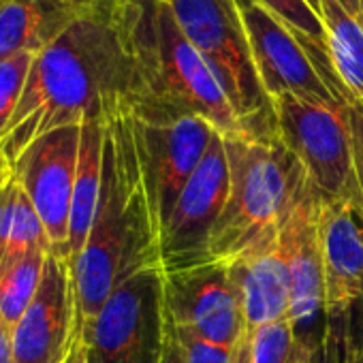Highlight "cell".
I'll return each instance as SVG.
<instances>
[{"label": "cell", "mask_w": 363, "mask_h": 363, "mask_svg": "<svg viewBox=\"0 0 363 363\" xmlns=\"http://www.w3.org/2000/svg\"><path fill=\"white\" fill-rule=\"evenodd\" d=\"M94 0H5L0 7V58L52 45Z\"/></svg>", "instance_id": "17"}, {"label": "cell", "mask_w": 363, "mask_h": 363, "mask_svg": "<svg viewBox=\"0 0 363 363\" xmlns=\"http://www.w3.org/2000/svg\"><path fill=\"white\" fill-rule=\"evenodd\" d=\"M167 325L233 348L246 331L240 291L229 263L208 261L162 274Z\"/></svg>", "instance_id": "11"}, {"label": "cell", "mask_w": 363, "mask_h": 363, "mask_svg": "<svg viewBox=\"0 0 363 363\" xmlns=\"http://www.w3.org/2000/svg\"><path fill=\"white\" fill-rule=\"evenodd\" d=\"M223 141L229 158V195L210 238V261L233 263L278 240L312 184L278 137L238 135Z\"/></svg>", "instance_id": "4"}, {"label": "cell", "mask_w": 363, "mask_h": 363, "mask_svg": "<svg viewBox=\"0 0 363 363\" xmlns=\"http://www.w3.org/2000/svg\"><path fill=\"white\" fill-rule=\"evenodd\" d=\"M65 363H86L84 361V348H82V340L79 337H77V342H75V346H73V350H71V354L67 357Z\"/></svg>", "instance_id": "32"}, {"label": "cell", "mask_w": 363, "mask_h": 363, "mask_svg": "<svg viewBox=\"0 0 363 363\" xmlns=\"http://www.w3.org/2000/svg\"><path fill=\"white\" fill-rule=\"evenodd\" d=\"M235 3L244 20L257 75L269 101L280 94H295L308 101L340 105L314 69L297 35L284 22L269 13L259 0Z\"/></svg>", "instance_id": "14"}, {"label": "cell", "mask_w": 363, "mask_h": 363, "mask_svg": "<svg viewBox=\"0 0 363 363\" xmlns=\"http://www.w3.org/2000/svg\"><path fill=\"white\" fill-rule=\"evenodd\" d=\"M229 195V158L223 135H216L182 189L167 223L158 231L162 274L210 261V238Z\"/></svg>", "instance_id": "10"}, {"label": "cell", "mask_w": 363, "mask_h": 363, "mask_svg": "<svg viewBox=\"0 0 363 363\" xmlns=\"http://www.w3.org/2000/svg\"><path fill=\"white\" fill-rule=\"evenodd\" d=\"M323 344L333 363H363V206L320 201Z\"/></svg>", "instance_id": "6"}, {"label": "cell", "mask_w": 363, "mask_h": 363, "mask_svg": "<svg viewBox=\"0 0 363 363\" xmlns=\"http://www.w3.org/2000/svg\"><path fill=\"white\" fill-rule=\"evenodd\" d=\"M272 103L276 135L301 162L316 195L323 201L363 206L344 105L308 101L295 94H280Z\"/></svg>", "instance_id": "7"}, {"label": "cell", "mask_w": 363, "mask_h": 363, "mask_svg": "<svg viewBox=\"0 0 363 363\" xmlns=\"http://www.w3.org/2000/svg\"><path fill=\"white\" fill-rule=\"evenodd\" d=\"M137 86L133 0H94L37 54L20 105L0 135V167L11 173L22 152L50 130L126 109Z\"/></svg>", "instance_id": "1"}, {"label": "cell", "mask_w": 363, "mask_h": 363, "mask_svg": "<svg viewBox=\"0 0 363 363\" xmlns=\"http://www.w3.org/2000/svg\"><path fill=\"white\" fill-rule=\"evenodd\" d=\"M35 58L37 54H30V52L0 58V135L5 133L7 124L11 122L20 105L26 77L30 73Z\"/></svg>", "instance_id": "24"}, {"label": "cell", "mask_w": 363, "mask_h": 363, "mask_svg": "<svg viewBox=\"0 0 363 363\" xmlns=\"http://www.w3.org/2000/svg\"><path fill=\"white\" fill-rule=\"evenodd\" d=\"M39 250L52 252V244H50V238H48V231H45V225H43L41 216L37 214L30 199L20 189L11 242H9V250H7V257H5L3 265L9 263V261H16L20 257H26L30 252H39Z\"/></svg>", "instance_id": "21"}, {"label": "cell", "mask_w": 363, "mask_h": 363, "mask_svg": "<svg viewBox=\"0 0 363 363\" xmlns=\"http://www.w3.org/2000/svg\"><path fill=\"white\" fill-rule=\"evenodd\" d=\"M233 363H252V352H250V333L244 331L240 342L233 348Z\"/></svg>", "instance_id": "30"}, {"label": "cell", "mask_w": 363, "mask_h": 363, "mask_svg": "<svg viewBox=\"0 0 363 363\" xmlns=\"http://www.w3.org/2000/svg\"><path fill=\"white\" fill-rule=\"evenodd\" d=\"M156 231L167 223L182 189L220 135L206 118H145L126 109Z\"/></svg>", "instance_id": "9"}, {"label": "cell", "mask_w": 363, "mask_h": 363, "mask_svg": "<svg viewBox=\"0 0 363 363\" xmlns=\"http://www.w3.org/2000/svg\"><path fill=\"white\" fill-rule=\"evenodd\" d=\"M179 28L220 84L242 130L276 139L274 103L255 69L244 20L235 0H167Z\"/></svg>", "instance_id": "5"}, {"label": "cell", "mask_w": 363, "mask_h": 363, "mask_svg": "<svg viewBox=\"0 0 363 363\" xmlns=\"http://www.w3.org/2000/svg\"><path fill=\"white\" fill-rule=\"evenodd\" d=\"M348 128H350V143H352V162L357 184L363 199V101H348L344 103Z\"/></svg>", "instance_id": "27"}, {"label": "cell", "mask_w": 363, "mask_h": 363, "mask_svg": "<svg viewBox=\"0 0 363 363\" xmlns=\"http://www.w3.org/2000/svg\"><path fill=\"white\" fill-rule=\"evenodd\" d=\"M162 269L122 282L79 329L86 363H162L167 348Z\"/></svg>", "instance_id": "8"}, {"label": "cell", "mask_w": 363, "mask_h": 363, "mask_svg": "<svg viewBox=\"0 0 363 363\" xmlns=\"http://www.w3.org/2000/svg\"><path fill=\"white\" fill-rule=\"evenodd\" d=\"M18 197H20V184L9 173L3 182H0V265H3L7 250H9L16 210H18Z\"/></svg>", "instance_id": "26"}, {"label": "cell", "mask_w": 363, "mask_h": 363, "mask_svg": "<svg viewBox=\"0 0 363 363\" xmlns=\"http://www.w3.org/2000/svg\"><path fill=\"white\" fill-rule=\"evenodd\" d=\"M82 329L128 278L160 269L158 231L126 109L105 122L103 182L88 240L71 263Z\"/></svg>", "instance_id": "2"}, {"label": "cell", "mask_w": 363, "mask_h": 363, "mask_svg": "<svg viewBox=\"0 0 363 363\" xmlns=\"http://www.w3.org/2000/svg\"><path fill=\"white\" fill-rule=\"evenodd\" d=\"M79 143L82 122L60 126L33 141L11 169V175L18 179L20 189L45 225L52 252L65 259L69 250V223Z\"/></svg>", "instance_id": "12"}, {"label": "cell", "mask_w": 363, "mask_h": 363, "mask_svg": "<svg viewBox=\"0 0 363 363\" xmlns=\"http://www.w3.org/2000/svg\"><path fill=\"white\" fill-rule=\"evenodd\" d=\"M340 3L352 13V16H357L359 18V0H340Z\"/></svg>", "instance_id": "33"}, {"label": "cell", "mask_w": 363, "mask_h": 363, "mask_svg": "<svg viewBox=\"0 0 363 363\" xmlns=\"http://www.w3.org/2000/svg\"><path fill=\"white\" fill-rule=\"evenodd\" d=\"M48 257L50 252L39 250L0 265V316L11 329L35 299Z\"/></svg>", "instance_id": "20"}, {"label": "cell", "mask_w": 363, "mask_h": 363, "mask_svg": "<svg viewBox=\"0 0 363 363\" xmlns=\"http://www.w3.org/2000/svg\"><path fill=\"white\" fill-rule=\"evenodd\" d=\"M259 3L280 22H284L301 43L327 48L323 20L306 0H259Z\"/></svg>", "instance_id": "23"}, {"label": "cell", "mask_w": 363, "mask_h": 363, "mask_svg": "<svg viewBox=\"0 0 363 363\" xmlns=\"http://www.w3.org/2000/svg\"><path fill=\"white\" fill-rule=\"evenodd\" d=\"M252 363H297V337L289 318L267 323L250 333Z\"/></svg>", "instance_id": "22"}, {"label": "cell", "mask_w": 363, "mask_h": 363, "mask_svg": "<svg viewBox=\"0 0 363 363\" xmlns=\"http://www.w3.org/2000/svg\"><path fill=\"white\" fill-rule=\"evenodd\" d=\"M359 20L363 24V0H359Z\"/></svg>", "instance_id": "35"}, {"label": "cell", "mask_w": 363, "mask_h": 363, "mask_svg": "<svg viewBox=\"0 0 363 363\" xmlns=\"http://www.w3.org/2000/svg\"><path fill=\"white\" fill-rule=\"evenodd\" d=\"M105 122L107 118H86L82 122V143L79 160L71 203V223H69V250L67 259L73 263L82 252L101 195L103 182V147H105Z\"/></svg>", "instance_id": "18"}, {"label": "cell", "mask_w": 363, "mask_h": 363, "mask_svg": "<svg viewBox=\"0 0 363 363\" xmlns=\"http://www.w3.org/2000/svg\"><path fill=\"white\" fill-rule=\"evenodd\" d=\"M167 335L177 346L184 363H233V348L214 344L193 331L167 325Z\"/></svg>", "instance_id": "25"}, {"label": "cell", "mask_w": 363, "mask_h": 363, "mask_svg": "<svg viewBox=\"0 0 363 363\" xmlns=\"http://www.w3.org/2000/svg\"><path fill=\"white\" fill-rule=\"evenodd\" d=\"M162 363H184V361H182V354H179L177 346L171 342L169 335H167V348H164V354H162Z\"/></svg>", "instance_id": "31"}, {"label": "cell", "mask_w": 363, "mask_h": 363, "mask_svg": "<svg viewBox=\"0 0 363 363\" xmlns=\"http://www.w3.org/2000/svg\"><path fill=\"white\" fill-rule=\"evenodd\" d=\"M5 5V0H0V7H3Z\"/></svg>", "instance_id": "37"}, {"label": "cell", "mask_w": 363, "mask_h": 363, "mask_svg": "<svg viewBox=\"0 0 363 363\" xmlns=\"http://www.w3.org/2000/svg\"><path fill=\"white\" fill-rule=\"evenodd\" d=\"M139 86L126 107L145 118H206L225 139L246 135L214 73L179 28L167 0H133Z\"/></svg>", "instance_id": "3"}, {"label": "cell", "mask_w": 363, "mask_h": 363, "mask_svg": "<svg viewBox=\"0 0 363 363\" xmlns=\"http://www.w3.org/2000/svg\"><path fill=\"white\" fill-rule=\"evenodd\" d=\"M297 363H333V359L323 342L312 348H303L297 344Z\"/></svg>", "instance_id": "28"}, {"label": "cell", "mask_w": 363, "mask_h": 363, "mask_svg": "<svg viewBox=\"0 0 363 363\" xmlns=\"http://www.w3.org/2000/svg\"><path fill=\"white\" fill-rule=\"evenodd\" d=\"M79 337L73 267L50 252L39 291L11 329L16 363H65Z\"/></svg>", "instance_id": "13"}, {"label": "cell", "mask_w": 363, "mask_h": 363, "mask_svg": "<svg viewBox=\"0 0 363 363\" xmlns=\"http://www.w3.org/2000/svg\"><path fill=\"white\" fill-rule=\"evenodd\" d=\"M320 201L316 191L310 189L280 231L291 276L289 323L297 344L303 348L320 344L325 335V280L318 233Z\"/></svg>", "instance_id": "15"}, {"label": "cell", "mask_w": 363, "mask_h": 363, "mask_svg": "<svg viewBox=\"0 0 363 363\" xmlns=\"http://www.w3.org/2000/svg\"><path fill=\"white\" fill-rule=\"evenodd\" d=\"M0 363H16L13 361V340L11 327L0 316Z\"/></svg>", "instance_id": "29"}, {"label": "cell", "mask_w": 363, "mask_h": 363, "mask_svg": "<svg viewBox=\"0 0 363 363\" xmlns=\"http://www.w3.org/2000/svg\"><path fill=\"white\" fill-rule=\"evenodd\" d=\"M242 299L246 331L289 318L291 276L282 238L263 244L229 263Z\"/></svg>", "instance_id": "16"}, {"label": "cell", "mask_w": 363, "mask_h": 363, "mask_svg": "<svg viewBox=\"0 0 363 363\" xmlns=\"http://www.w3.org/2000/svg\"><path fill=\"white\" fill-rule=\"evenodd\" d=\"M306 3H308V5L318 13V16H320V0H306Z\"/></svg>", "instance_id": "34"}, {"label": "cell", "mask_w": 363, "mask_h": 363, "mask_svg": "<svg viewBox=\"0 0 363 363\" xmlns=\"http://www.w3.org/2000/svg\"><path fill=\"white\" fill-rule=\"evenodd\" d=\"M7 175H9V173H7V171H5L3 167H0V182H3V179H5Z\"/></svg>", "instance_id": "36"}, {"label": "cell", "mask_w": 363, "mask_h": 363, "mask_svg": "<svg viewBox=\"0 0 363 363\" xmlns=\"http://www.w3.org/2000/svg\"><path fill=\"white\" fill-rule=\"evenodd\" d=\"M331 71L342 90V103L363 101V24L340 0H320Z\"/></svg>", "instance_id": "19"}]
</instances>
